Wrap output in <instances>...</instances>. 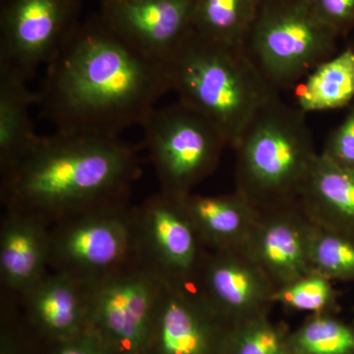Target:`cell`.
<instances>
[{
    "label": "cell",
    "instance_id": "6da1fadb",
    "mask_svg": "<svg viewBox=\"0 0 354 354\" xmlns=\"http://www.w3.org/2000/svg\"><path fill=\"white\" fill-rule=\"evenodd\" d=\"M169 91L165 64L147 57L95 16L70 32L46 65L36 95L55 131L120 137L141 127Z\"/></svg>",
    "mask_w": 354,
    "mask_h": 354
},
{
    "label": "cell",
    "instance_id": "7a4b0ae2",
    "mask_svg": "<svg viewBox=\"0 0 354 354\" xmlns=\"http://www.w3.org/2000/svg\"><path fill=\"white\" fill-rule=\"evenodd\" d=\"M141 172L137 149L120 137L55 131L37 137L0 171V198L6 211L53 227L91 209L129 203Z\"/></svg>",
    "mask_w": 354,
    "mask_h": 354
},
{
    "label": "cell",
    "instance_id": "3957f363",
    "mask_svg": "<svg viewBox=\"0 0 354 354\" xmlns=\"http://www.w3.org/2000/svg\"><path fill=\"white\" fill-rule=\"evenodd\" d=\"M165 66L178 102L214 123L232 148L254 115L279 97L242 46L212 41L193 29Z\"/></svg>",
    "mask_w": 354,
    "mask_h": 354
},
{
    "label": "cell",
    "instance_id": "277c9868",
    "mask_svg": "<svg viewBox=\"0 0 354 354\" xmlns=\"http://www.w3.org/2000/svg\"><path fill=\"white\" fill-rule=\"evenodd\" d=\"M234 149L235 190L258 209L299 199L319 156L306 113L279 95L254 115Z\"/></svg>",
    "mask_w": 354,
    "mask_h": 354
},
{
    "label": "cell",
    "instance_id": "5b68a950",
    "mask_svg": "<svg viewBox=\"0 0 354 354\" xmlns=\"http://www.w3.org/2000/svg\"><path fill=\"white\" fill-rule=\"evenodd\" d=\"M337 35L310 0H260L242 48L277 90L295 87L337 51Z\"/></svg>",
    "mask_w": 354,
    "mask_h": 354
},
{
    "label": "cell",
    "instance_id": "8992f818",
    "mask_svg": "<svg viewBox=\"0 0 354 354\" xmlns=\"http://www.w3.org/2000/svg\"><path fill=\"white\" fill-rule=\"evenodd\" d=\"M129 203L91 209L50 230V270L95 286L139 263Z\"/></svg>",
    "mask_w": 354,
    "mask_h": 354
},
{
    "label": "cell",
    "instance_id": "52a82bcc",
    "mask_svg": "<svg viewBox=\"0 0 354 354\" xmlns=\"http://www.w3.org/2000/svg\"><path fill=\"white\" fill-rule=\"evenodd\" d=\"M160 192L183 197L213 174L227 139L214 123L177 102L155 109L141 125Z\"/></svg>",
    "mask_w": 354,
    "mask_h": 354
},
{
    "label": "cell",
    "instance_id": "ba28073f",
    "mask_svg": "<svg viewBox=\"0 0 354 354\" xmlns=\"http://www.w3.org/2000/svg\"><path fill=\"white\" fill-rule=\"evenodd\" d=\"M132 216L140 264L165 285L194 290L208 249L181 197L160 191L133 206Z\"/></svg>",
    "mask_w": 354,
    "mask_h": 354
},
{
    "label": "cell",
    "instance_id": "9c48e42d",
    "mask_svg": "<svg viewBox=\"0 0 354 354\" xmlns=\"http://www.w3.org/2000/svg\"><path fill=\"white\" fill-rule=\"evenodd\" d=\"M162 286L140 263L93 286L88 330L115 354H145Z\"/></svg>",
    "mask_w": 354,
    "mask_h": 354
},
{
    "label": "cell",
    "instance_id": "30bf717a",
    "mask_svg": "<svg viewBox=\"0 0 354 354\" xmlns=\"http://www.w3.org/2000/svg\"><path fill=\"white\" fill-rule=\"evenodd\" d=\"M82 0L0 1V65L29 80L76 27Z\"/></svg>",
    "mask_w": 354,
    "mask_h": 354
},
{
    "label": "cell",
    "instance_id": "8fae6325",
    "mask_svg": "<svg viewBox=\"0 0 354 354\" xmlns=\"http://www.w3.org/2000/svg\"><path fill=\"white\" fill-rule=\"evenodd\" d=\"M236 327L196 290L162 283L145 354H228Z\"/></svg>",
    "mask_w": 354,
    "mask_h": 354
},
{
    "label": "cell",
    "instance_id": "7c38bea8",
    "mask_svg": "<svg viewBox=\"0 0 354 354\" xmlns=\"http://www.w3.org/2000/svg\"><path fill=\"white\" fill-rule=\"evenodd\" d=\"M194 290L221 316L239 326L269 313L276 288L259 266L236 249L208 250Z\"/></svg>",
    "mask_w": 354,
    "mask_h": 354
},
{
    "label": "cell",
    "instance_id": "4fadbf2b",
    "mask_svg": "<svg viewBox=\"0 0 354 354\" xmlns=\"http://www.w3.org/2000/svg\"><path fill=\"white\" fill-rule=\"evenodd\" d=\"M196 0H101L100 19L130 46L167 64L192 31Z\"/></svg>",
    "mask_w": 354,
    "mask_h": 354
},
{
    "label": "cell",
    "instance_id": "5bb4252c",
    "mask_svg": "<svg viewBox=\"0 0 354 354\" xmlns=\"http://www.w3.org/2000/svg\"><path fill=\"white\" fill-rule=\"evenodd\" d=\"M312 225L300 199L259 209L241 250L278 290L312 272L308 256Z\"/></svg>",
    "mask_w": 354,
    "mask_h": 354
},
{
    "label": "cell",
    "instance_id": "9a60e30c",
    "mask_svg": "<svg viewBox=\"0 0 354 354\" xmlns=\"http://www.w3.org/2000/svg\"><path fill=\"white\" fill-rule=\"evenodd\" d=\"M93 286L50 271L19 298L27 320L51 342L68 341L88 330Z\"/></svg>",
    "mask_w": 354,
    "mask_h": 354
},
{
    "label": "cell",
    "instance_id": "2e32d148",
    "mask_svg": "<svg viewBox=\"0 0 354 354\" xmlns=\"http://www.w3.org/2000/svg\"><path fill=\"white\" fill-rule=\"evenodd\" d=\"M50 230L35 216L6 211L0 225V286L20 297L50 270Z\"/></svg>",
    "mask_w": 354,
    "mask_h": 354
},
{
    "label": "cell",
    "instance_id": "e0dca14e",
    "mask_svg": "<svg viewBox=\"0 0 354 354\" xmlns=\"http://www.w3.org/2000/svg\"><path fill=\"white\" fill-rule=\"evenodd\" d=\"M181 199L209 251L243 248L259 215V209L236 190L215 196L189 193Z\"/></svg>",
    "mask_w": 354,
    "mask_h": 354
},
{
    "label": "cell",
    "instance_id": "ac0fdd59",
    "mask_svg": "<svg viewBox=\"0 0 354 354\" xmlns=\"http://www.w3.org/2000/svg\"><path fill=\"white\" fill-rule=\"evenodd\" d=\"M299 199L314 223L354 237V169L319 153Z\"/></svg>",
    "mask_w": 354,
    "mask_h": 354
},
{
    "label": "cell",
    "instance_id": "d6986e66",
    "mask_svg": "<svg viewBox=\"0 0 354 354\" xmlns=\"http://www.w3.org/2000/svg\"><path fill=\"white\" fill-rule=\"evenodd\" d=\"M27 82L17 72L0 65V171L12 165L39 136L31 120L37 95Z\"/></svg>",
    "mask_w": 354,
    "mask_h": 354
},
{
    "label": "cell",
    "instance_id": "ffe728a7",
    "mask_svg": "<svg viewBox=\"0 0 354 354\" xmlns=\"http://www.w3.org/2000/svg\"><path fill=\"white\" fill-rule=\"evenodd\" d=\"M295 88V106L306 114L348 106L354 99V48L319 64Z\"/></svg>",
    "mask_w": 354,
    "mask_h": 354
},
{
    "label": "cell",
    "instance_id": "44dd1931",
    "mask_svg": "<svg viewBox=\"0 0 354 354\" xmlns=\"http://www.w3.org/2000/svg\"><path fill=\"white\" fill-rule=\"evenodd\" d=\"M259 4L260 0H196L193 31L218 43L242 46Z\"/></svg>",
    "mask_w": 354,
    "mask_h": 354
},
{
    "label": "cell",
    "instance_id": "7402d4cb",
    "mask_svg": "<svg viewBox=\"0 0 354 354\" xmlns=\"http://www.w3.org/2000/svg\"><path fill=\"white\" fill-rule=\"evenodd\" d=\"M308 256L312 272L332 281H354V237L313 223Z\"/></svg>",
    "mask_w": 354,
    "mask_h": 354
},
{
    "label": "cell",
    "instance_id": "603a6c76",
    "mask_svg": "<svg viewBox=\"0 0 354 354\" xmlns=\"http://www.w3.org/2000/svg\"><path fill=\"white\" fill-rule=\"evenodd\" d=\"M288 344L291 354H354V327L332 314L312 315Z\"/></svg>",
    "mask_w": 354,
    "mask_h": 354
},
{
    "label": "cell",
    "instance_id": "cb8c5ba5",
    "mask_svg": "<svg viewBox=\"0 0 354 354\" xmlns=\"http://www.w3.org/2000/svg\"><path fill=\"white\" fill-rule=\"evenodd\" d=\"M333 283L309 272L274 290L272 301L291 311L308 312L312 315L333 314L337 308V293Z\"/></svg>",
    "mask_w": 354,
    "mask_h": 354
},
{
    "label": "cell",
    "instance_id": "d4e9b609",
    "mask_svg": "<svg viewBox=\"0 0 354 354\" xmlns=\"http://www.w3.org/2000/svg\"><path fill=\"white\" fill-rule=\"evenodd\" d=\"M288 335L267 315L237 326L228 354H291Z\"/></svg>",
    "mask_w": 354,
    "mask_h": 354
},
{
    "label": "cell",
    "instance_id": "484cf974",
    "mask_svg": "<svg viewBox=\"0 0 354 354\" xmlns=\"http://www.w3.org/2000/svg\"><path fill=\"white\" fill-rule=\"evenodd\" d=\"M321 153L337 164L354 169V106L330 132Z\"/></svg>",
    "mask_w": 354,
    "mask_h": 354
},
{
    "label": "cell",
    "instance_id": "4316f807",
    "mask_svg": "<svg viewBox=\"0 0 354 354\" xmlns=\"http://www.w3.org/2000/svg\"><path fill=\"white\" fill-rule=\"evenodd\" d=\"M314 12L337 37L354 29V0H310Z\"/></svg>",
    "mask_w": 354,
    "mask_h": 354
},
{
    "label": "cell",
    "instance_id": "83f0119b",
    "mask_svg": "<svg viewBox=\"0 0 354 354\" xmlns=\"http://www.w3.org/2000/svg\"><path fill=\"white\" fill-rule=\"evenodd\" d=\"M53 344L57 348L51 354H115L99 335L90 330L68 341Z\"/></svg>",
    "mask_w": 354,
    "mask_h": 354
},
{
    "label": "cell",
    "instance_id": "f1b7e54d",
    "mask_svg": "<svg viewBox=\"0 0 354 354\" xmlns=\"http://www.w3.org/2000/svg\"><path fill=\"white\" fill-rule=\"evenodd\" d=\"M0 1H3V0H0Z\"/></svg>",
    "mask_w": 354,
    "mask_h": 354
}]
</instances>
